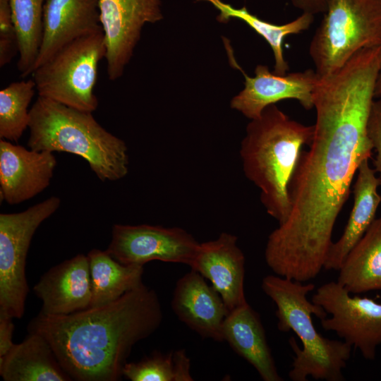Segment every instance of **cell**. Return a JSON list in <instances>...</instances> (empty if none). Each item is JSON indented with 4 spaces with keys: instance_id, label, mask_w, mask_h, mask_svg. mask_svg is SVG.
Listing matches in <instances>:
<instances>
[{
    "instance_id": "cell-1",
    "label": "cell",
    "mask_w": 381,
    "mask_h": 381,
    "mask_svg": "<svg viewBox=\"0 0 381 381\" xmlns=\"http://www.w3.org/2000/svg\"><path fill=\"white\" fill-rule=\"evenodd\" d=\"M375 83L373 71L354 64L318 79L314 135L289 183L290 212L265 246V262L275 274L306 282L324 268L358 167L372 157L368 121Z\"/></svg>"
},
{
    "instance_id": "cell-2",
    "label": "cell",
    "mask_w": 381,
    "mask_h": 381,
    "mask_svg": "<svg viewBox=\"0 0 381 381\" xmlns=\"http://www.w3.org/2000/svg\"><path fill=\"white\" fill-rule=\"evenodd\" d=\"M163 319L156 292L142 283L106 305L68 315L39 313L28 326L43 336L65 372L78 381H117L134 345Z\"/></svg>"
},
{
    "instance_id": "cell-3",
    "label": "cell",
    "mask_w": 381,
    "mask_h": 381,
    "mask_svg": "<svg viewBox=\"0 0 381 381\" xmlns=\"http://www.w3.org/2000/svg\"><path fill=\"white\" fill-rule=\"evenodd\" d=\"M313 135V125L291 119L275 104L246 127L240 148L243 170L260 190L262 204L279 224L289 214V183L303 147L310 144Z\"/></svg>"
},
{
    "instance_id": "cell-4",
    "label": "cell",
    "mask_w": 381,
    "mask_h": 381,
    "mask_svg": "<svg viewBox=\"0 0 381 381\" xmlns=\"http://www.w3.org/2000/svg\"><path fill=\"white\" fill-rule=\"evenodd\" d=\"M28 128L31 150L78 155L102 181H117L128 173L126 143L103 128L91 112L38 96L30 109Z\"/></svg>"
},
{
    "instance_id": "cell-5",
    "label": "cell",
    "mask_w": 381,
    "mask_h": 381,
    "mask_svg": "<svg viewBox=\"0 0 381 381\" xmlns=\"http://www.w3.org/2000/svg\"><path fill=\"white\" fill-rule=\"evenodd\" d=\"M261 287L276 304L279 330H292L303 344L301 349L294 337L289 339L296 355L289 378L306 381L311 376L315 380H344L342 370L346 366L352 346L344 341L325 338L317 332L311 315L322 319L327 313L307 298L315 285L276 274L265 277Z\"/></svg>"
},
{
    "instance_id": "cell-6",
    "label": "cell",
    "mask_w": 381,
    "mask_h": 381,
    "mask_svg": "<svg viewBox=\"0 0 381 381\" xmlns=\"http://www.w3.org/2000/svg\"><path fill=\"white\" fill-rule=\"evenodd\" d=\"M381 47V0H329L309 46L319 78L341 68L357 52Z\"/></svg>"
},
{
    "instance_id": "cell-7",
    "label": "cell",
    "mask_w": 381,
    "mask_h": 381,
    "mask_svg": "<svg viewBox=\"0 0 381 381\" xmlns=\"http://www.w3.org/2000/svg\"><path fill=\"white\" fill-rule=\"evenodd\" d=\"M105 55L102 30L67 44L32 72L38 96L92 113L98 107V65Z\"/></svg>"
},
{
    "instance_id": "cell-8",
    "label": "cell",
    "mask_w": 381,
    "mask_h": 381,
    "mask_svg": "<svg viewBox=\"0 0 381 381\" xmlns=\"http://www.w3.org/2000/svg\"><path fill=\"white\" fill-rule=\"evenodd\" d=\"M60 205V198L52 196L23 212L0 214V312L13 318H21L25 310L26 258L32 236Z\"/></svg>"
},
{
    "instance_id": "cell-9",
    "label": "cell",
    "mask_w": 381,
    "mask_h": 381,
    "mask_svg": "<svg viewBox=\"0 0 381 381\" xmlns=\"http://www.w3.org/2000/svg\"><path fill=\"white\" fill-rule=\"evenodd\" d=\"M350 294L332 281L318 287L311 301L331 315L321 319L324 329L334 331L365 358L374 360L381 345V303Z\"/></svg>"
},
{
    "instance_id": "cell-10",
    "label": "cell",
    "mask_w": 381,
    "mask_h": 381,
    "mask_svg": "<svg viewBox=\"0 0 381 381\" xmlns=\"http://www.w3.org/2000/svg\"><path fill=\"white\" fill-rule=\"evenodd\" d=\"M200 243L180 227L114 224L107 249L121 264L143 266L152 260L190 266Z\"/></svg>"
},
{
    "instance_id": "cell-11",
    "label": "cell",
    "mask_w": 381,
    "mask_h": 381,
    "mask_svg": "<svg viewBox=\"0 0 381 381\" xmlns=\"http://www.w3.org/2000/svg\"><path fill=\"white\" fill-rule=\"evenodd\" d=\"M161 6V0H99L109 80L123 75L143 26L162 19Z\"/></svg>"
},
{
    "instance_id": "cell-12",
    "label": "cell",
    "mask_w": 381,
    "mask_h": 381,
    "mask_svg": "<svg viewBox=\"0 0 381 381\" xmlns=\"http://www.w3.org/2000/svg\"><path fill=\"white\" fill-rule=\"evenodd\" d=\"M245 77V87L231 101V107L252 120L258 118L271 104L284 99H296L306 110L314 107L313 92L318 80L315 70L279 75L265 65H258L255 76Z\"/></svg>"
},
{
    "instance_id": "cell-13",
    "label": "cell",
    "mask_w": 381,
    "mask_h": 381,
    "mask_svg": "<svg viewBox=\"0 0 381 381\" xmlns=\"http://www.w3.org/2000/svg\"><path fill=\"white\" fill-rule=\"evenodd\" d=\"M56 159L53 152L27 150L0 140V193L9 205L32 198L47 188Z\"/></svg>"
},
{
    "instance_id": "cell-14",
    "label": "cell",
    "mask_w": 381,
    "mask_h": 381,
    "mask_svg": "<svg viewBox=\"0 0 381 381\" xmlns=\"http://www.w3.org/2000/svg\"><path fill=\"white\" fill-rule=\"evenodd\" d=\"M236 236L222 232L200 243L190 269L208 279L229 311L247 303L244 294L245 257Z\"/></svg>"
},
{
    "instance_id": "cell-15",
    "label": "cell",
    "mask_w": 381,
    "mask_h": 381,
    "mask_svg": "<svg viewBox=\"0 0 381 381\" xmlns=\"http://www.w3.org/2000/svg\"><path fill=\"white\" fill-rule=\"evenodd\" d=\"M177 318L201 337L223 341L222 324L229 313L219 294L191 270L176 282L171 302Z\"/></svg>"
},
{
    "instance_id": "cell-16",
    "label": "cell",
    "mask_w": 381,
    "mask_h": 381,
    "mask_svg": "<svg viewBox=\"0 0 381 381\" xmlns=\"http://www.w3.org/2000/svg\"><path fill=\"white\" fill-rule=\"evenodd\" d=\"M44 315H68L90 306L91 279L87 255L78 254L52 267L33 288Z\"/></svg>"
},
{
    "instance_id": "cell-17",
    "label": "cell",
    "mask_w": 381,
    "mask_h": 381,
    "mask_svg": "<svg viewBox=\"0 0 381 381\" xmlns=\"http://www.w3.org/2000/svg\"><path fill=\"white\" fill-rule=\"evenodd\" d=\"M101 30L99 0H45L42 39L34 70L67 44Z\"/></svg>"
},
{
    "instance_id": "cell-18",
    "label": "cell",
    "mask_w": 381,
    "mask_h": 381,
    "mask_svg": "<svg viewBox=\"0 0 381 381\" xmlns=\"http://www.w3.org/2000/svg\"><path fill=\"white\" fill-rule=\"evenodd\" d=\"M368 160L363 159L358 167L353 189V207L342 235L328 250L324 264L325 270H339L350 250L375 219L381 202V195L377 192L380 183Z\"/></svg>"
},
{
    "instance_id": "cell-19",
    "label": "cell",
    "mask_w": 381,
    "mask_h": 381,
    "mask_svg": "<svg viewBox=\"0 0 381 381\" xmlns=\"http://www.w3.org/2000/svg\"><path fill=\"white\" fill-rule=\"evenodd\" d=\"M222 336L231 349L257 370L264 381H282L259 314L247 303L229 311Z\"/></svg>"
},
{
    "instance_id": "cell-20",
    "label": "cell",
    "mask_w": 381,
    "mask_h": 381,
    "mask_svg": "<svg viewBox=\"0 0 381 381\" xmlns=\"http://www.w3.org/2000/svg\"><path fill=\"white\" fill-rule=\"evenodd\" d=\"M0 375L5 381H69L47 339L29 332L0 358Z\"/></svg>"
},
{
    "instance_id": "cell-21",
    "label": "cell",
    "mask_w": 381,
    "mask_h": 381,
    "mask_svg": "<svg viewBox=\"0 0 381 381\" xmlns=\"http://www.w3.org/2000/svg\"><path fill=\"white\" fill-rule=\"evenodd\" d=\"M338 271L337 282L350 294L381 290V218L373 221Z\"/></svg>"
},
{
    "instance_id": "cell-22",
    "label": "cell",
    "mask_w": 381,
    "mask_h": 381,
    "mask_svg": "<svg viewBox=\"0 0 381 381\" xmlns=\"http://www.w3.org/2000/svg\"><path fill=\"white\" fill-rule=\"evenodd\" d=\"M87 256L92 288L90 307L111 303L143 283V266L121 264L107 250L92 249Z\"/></svg>"
},
{
    "instance_id": "cell-23",
    "label": "cell",
    "mask_w": 381,
    "mask_h": 381,
    "mask_svg": "<svg viewBox=\"0 0 381 381\" xmlns=\"http://www.w3.org/2000/svg\"><path fill=\"white\" fill-rule=\"evenodd\" d=\"M211 3L219 11L217 20L226 22L231 18H238L244 21L270 44L274 57L273 73L284 75L289 71L288 62L283 52V42L289 35L299 34L307 30L314 21V15L302 13L295 20L283 25H275L260 19L248 12L246 7L235 8L222 0H202Z\"/></svg>"
},
{
    "instance_id": "cell-24",
    "label": "cell",
    "mask_w": 381,
    "mask_h": 381,
    "mask_svg": "<svg viewBox=\"0 0 381 381\" xmlns=\"http://www.w3.org/2000/svg\"><path fill=\"white\" fill-rule=\"evenodd\" d=\"M45 0H9L16 29L18 60L22 78L32 75L42 43Z\"/></svg>"
},
{
    "instance_id": "cell-25",
    "label": "cell",
    "mask_w": 381,
    "mask_h": 381,
    "mask_svg": "<svg viewBox=\"0 0 381 381\" xmlns=\"http://www.w3.org/2000/svg\"><path fill=\"white\" fill-rule=\"evenodd\" d=\"M123 376L131 381H193L190 359L185 349L155 351L137 362L126 363Z\"/></svg>"
},
{
    "instance_id": "cell-26",
    "label": "cell",
    "mask_w": 381,
    "mask_h": 381,
    "mask_svg": "<svg viewBox=\"0 0 381 381\" xmlns=\"http://www.w3.org/2000/svg\"><path fill=\"white\" fill-rule=\"evenodd\" d=\"M36 91L33 80L13 82L0 91V138L17 143L28 128V107Z\"/></svg>"
},
{
    "instance_id": "cell-27",
    "label": "cell",
    "mask_w": 381,
    "mask_h": 381,
    "mask_svg": "<svg viewBox=\"0 0 381 381\" xmlns=\"http://www.w3.org/2000/svg\"><path fill=\"white\" fill-rule=\"evenodd\" d=\"M17 53L18 39L9 0H0V66L10 63Z\"/></svg>"
},
{
    "instance_id": "cell-28",
    "label": "cell",
    "mask_w": 381,
    "mask_h": 381,
    "mask_svg": "<svg viewBox=\"0 0 381 381\" xmlns=\"http://www.w3.org/2000/svg\"><path fill=\"white\" fill-rule=\"evenodd\" d=\"M368 135L376 152L375 170L379 174L381 186V97L374 100L368 121Z\"/></svg>"
},
{
    "instance_id": "cell-29",
    "label": "cell",
    "mask_w": 381,
    "mask_h": 381,
    "mask_svg": "<svg viewBox=\"0 0 381 381\" xmlns=\"http://www.w3.org/2000/svg\"><path fill=\"white\" fill-rule=\"evenodd\" d=\"M12 318L0 312V358H4L15 344L12 342L14 325Z\"/></svg>"
},
{
    "instance_id": "cell-30",
    "label": "cell",
    "mask_w": 381,
    "mask_h": 381,
    "mask_svg": "<svg viewBox=\"0 0 381 381\" xmlns=\"http://www.w3.org/2000/svg\"><path fill=\"white\" fill-rule=\"evenodd\" d=\"M329 0H291L294 7L301 10L302 13L312 15L324 13L327 9Z\"/></svg>"
},
{
    "instance_id": "cell-31",
    "label": "cell",
    "mask_w": 381,
    "mask_h": 381,
    "mask_svg": "<svg viewBox=\"0 0 381 381\" xmlns=\"http://www.w3.org/2000/svg\"><path fill=\"white\" fill-rule=\"evenodd\" d=\"M375 97H381V66L376 80L375 88Z\"/></svg>"
}]
</instances>
